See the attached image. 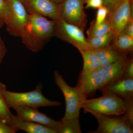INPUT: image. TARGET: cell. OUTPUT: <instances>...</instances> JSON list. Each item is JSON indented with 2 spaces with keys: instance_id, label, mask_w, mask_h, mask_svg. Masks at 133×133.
<instances>
[{
  "instance_id": "ac0fdd59",
  "label": "cell",
  "mask_w": 133,
  "mask_h": 133,
  "mask_svg": "<svg viewBox=\"0 0 133 133\" xmlns=\"http://www.w3.org/2000/svg\"><path fill=\"white\" fill-rule=\"evenodd\" d=\"M111 30V26L108 17L104 21L99 24H95L93 21L91 23L90 28L87 31L88 36L87 39L102 35Z\"/></svg>"
},
{
  "instance_id": "ba28073f",
  "label": "cell",
  "mask_w": 133,
  "mask_h": 133,
  "mask_svg": "<svg viewBox=\"0 0 133 133\" xmlns=\"http://www.w3.org/2000/svg\"><path fill=\"white\" fill-rule=\"evenodd\" d=\"M85 2V0H64L59 5V18L84 30L87 22L84 9Z\"/></svg>"
},
{
  "instance_id": "d4e9b609",
  "label": "cell",
  "mask_w": 133,
  "mask_h": 133,
  "mask_svg": "<svg viewBox=\"0 0 133 133\" xmlns=\"http://www.w3.org/2000/svg\"><path fill=\"white\" fill-rule=\"evenodd\" d=\"M123 77L133 78V59H129L126 64Z\"/></svg>"
},
{
  "instance_id": "5bb4252c",
  "label": "cell",
  "mask_w": 133,
  "mask_h": 133,
  "mask_svg": "<svg viewBox=\"0 0 133 133\" xmlns=\"http://www.w3.org/2000/svg\"><path fill=\"white\" fill-rule=\"evenodd\" d=\"M9 125L18 131L21 130L28 133H57L41 124L22 119L17 115L12 114Z\"/></svg>"
},
{
  "instance_id": "44dd1931",
  "label": "cell",
  "mask_w": 133,
  "mask_h": 133,
  "mask_svg": "<svg viewBox=\"0 0 133 133\" xmlns=\"http://www.w3.org/2000/svg\"><path fill=\"white\" fill-rule=\"evenodd\" d=\"M6 90V86L0 82V118L9 125L12 113L5 102L3 93Z\"/></svg>"
},
{
  "instance_id": "4316f807",
  "label": "cell",
  "mask_w": 133,
  "mask_h": 133,
  "mask_svg": "<svg viewBox=\"0 0 133 133\" xmlns=\"http://www.w3.org/2000/svg\"><path fill=\"white\" fill-rule=\"evenodd\" d=\"M85 8L98 9L103 6V0H85Z\"/></svg>"
},
{
  "instance_id": "f546056e",
  "label": "cell",
  "mask_w": 133,
  "mask_h": 133,
  "mask_svg": "<svg viewBox=\"0 0 133 133\" xmlns=\"http://www.w3.org/2000/svg\"><path fill=\"white\" fill-rule=\"evenodd\" d=\"M122 1V0H112L111 5V7H110V9H109V12H112L115 8L116 7V6L118 5L119 3Z\"/></svg>"
},
{
  "instance_id": "6da1fadb",
  "label": "cell",
  "mask_w": 133,
  "mask_h": 133,
  "mask_svg": "<svg viewBox=\"0 0 133 133\" xmlns=\"http://www.w3.org/2000/svg\"><path fill=\"white\" fill-rule=\"evenodd\" d=\"M127 54L116 62L101 66L94 71L81 72L76 87L87 98L93 95L98 90L122 77L129 59Z\"/></svg>"
},
{
  "instance_id": "2e32d148",
  "label": "cell",
  "mask_w": 133,
  "mask_h": 133,
  "mask_svg": "<svg viewBox=\"0 0 133 133\" xmlns=\"http://www.w3.org/2000/svg\"><path fill=\"white\" fill-rule=\"evenodd\" d=\"M83 59L82 72H90L96 70L101 66L97 56L92 50H79Z\"/></svg>"
},
{
  "instance_id": "603a6c76",
  "label": "cell",
  "mask_w": 133,
  "mask_h": 133,
  "mask_svg": "<svg viewBox=\"0 0 133 133\" xmlns=\"http://www.w3.org/2000/svg\"><path fill=\"white\" fill-rule=\"evenodd\" d=\"M10 9L8 0H0V19L5 25L9 21Z\"/></svg>"
},
{
  "instance_id": "83f0119b",
  "label": "cell",
  "mask_w": 133,
  "mask_h": 133,
  "mask_svg": "<svg viewBox=\"0 0 133 133\" xmlns=\"http://www.w3.org/2000/svg\"><path fill=\"white\" fill-rule=\"evenodd\" d=\"M6 51V48L5 43L0 35V64L2 62Z\"/></svg>"
},
{
  "instance_id": "9c48e42d",
  "label": "cell",
  "mask_w": 133,
  "mask_h": 133,
  "mask_svg": "<svg viewBox=\"0 0 133 133\" xmlns=\"http://www.w3.org/2000/svg\"><path fill=\"white\" fill-rule=\"evenodd\" d=\"M10 9L9 21L6 24L10 35L20 37L28 22L29 14L21 0H8Z\"/></svg>"
},
{
  "instance_id": "d6986e66",
  "label": "cell",
  "mask_w": 133,
  "mask_h": 133,
  "mask_svg": "<svg viewBox=\"0 0 133 133\" xmlns=\"http://www.w3.org/2000/svg\"><path fill=\"white\" fill-rule=\"evenodd\" d=\"M114 35V33L111 30L102 35L87 39L89 49H96L109 45L111 43Z\"/></svg>"
},
{
  "instance_id": "7a4b0ae2",
  "label": "cell",
  "mask_w": 133,
  "mask_h": 133,
  "mask_svg": "<svg viewBox=\"0 0 133 133\" xmlns=\"http://www.w3.org/2000/svg\"><path fill=\"white\" fill-rule=\"evenodd\" d=\"M56 21L45 17L29 14L28 22L20 37L27 49L37 52L54 36Z\"/></svg>"
},
{
  "instance_id": "484cf974",
  "label": "cell",
  "mask_w": 133,
  "mask_h": 133,
  "mask_svg": "<svg viewBox=\"0 0 133 133\" xmlns=\"http://www.w3.org/2000/svg\"><path fill=\"white\" fill-rule=\"evenodd\" d=\"M17 131L0 118V133H15Z\"/></svg>"
},
{
  "instance_id": "1f68e13d",
  "label": "cell",
  "mask_w": 133,
  "mask_h": 133,
  "mask_svg": "<svg viewBox=\"0 0 133 133\" xmlns=\"http://www.w3.org/2000/svg\"><path fill=\"white\" fill-rule=\"evenodd\" d=\"M51 1L53 2L56 3L58 5H59L61 4L64 0H50Z\"/></svg>"
},
{
  "instance_id": "d6a6232c",
  "label": "cell",
  "mask_w": 133,
  "mask_h": 133,
  "mask_svg": "<svg viewBox=\"0 0 133 133\" xmlns=\"http://www.w3.org/2000/svg\"><path fill=\"white\" fill-rule=\"evenodd\" d=\"M4 24V23L2 21L1 19H0V29L2 27Z\"/></svg>"
},
{
  "instance_id": "277c9868",
  "label": "cell",
  "mask_w": 133,
  "mask_h": 133,
  "mask_svg": "<svg viewBox=\"0 0 133 133\" xmlns=\"http://www.w3.org/2000/svg\"><path fill=\"white\" fill-rule=\"evenodd\" d=\"M54 74L55 83L62 91L65 100V113L61 120L79 118L81 104L87 98L76 87L69 85L57 71L54 72Z\"/></svg>"
},
{
  "instance_id": "52a82bcc",
  "label": "cell",
  "mask_w": 133,
  "mask_h": 133,
  "mask_svg": "<svg viewBox=\"0 0 133 133\" xmlns=\"http://www.w3.org/2000/svg\"><path fill=\"white\" fill-rule=\"evenodd\" d=\"M85 112L93 115L98 124L96 130L89 131L92 133H132L133 128L127 123L122 116L105 115L95 111L83 108Z\"/></svg>"
},
{
  "instance_id": "ffe728a7",
  "label": "cell",
  "mask_w": 133,
  "mask_h": 133,
  "mask_svg": "<svg viewBox=\"0 0 133 133\" xmlns=\"http://www.w3.org/2000/svg\"><path fill=\"white\" fill-rule=\"evenodd\" d=\"M61 127L59 133H82L79 118L61 120Z\"/></svg>"
},
{
  "instance_id": "8fae6325",
  "label": "cell",
  "mask_w": 133,
  "mask_h": 133,
  "mask_svg": "<svg viewBox=\"0 0 133 133\" xmlns=\"http://www.w3.org/2000/svg\"><path fill=\"white\" fill-rule=\"evenodd\" d=\"M17 115L24 120L32 122L49 128L59 133L61 127V122L55 120L42 113L37 109L25 106H19L14 108Z\"/></svg>"
},
{
  "instance_id": "4dcf8cb0",
  "label": "cell",
  "mask_w": 133,
  "mask_h": 133,
  "mask_svg": "<svg viewBox=\"0 0 133 133\" xmlns=\"http://www.w3.org/2000/svg\"><path fill=\"white\" fill-rule=\"evenodd\" d=\"M103 5L108 8L109 10L111 5L112 0H103Z\"/></svg>"
},
{
  "instance_id": "4fadbf2b",
  "label": "cell",
  "mask_w": 133,
  "mask_h": 133,
  "mask_svg": "<svg viewBox=\"0 0 133 133\" xmlns=\"http://www.w3.org/2000/svg\"><path fill=\"white\" fill-rule=\"evenodd\" d=\"M99 90L103 94H114L124 100L133 98V78L122 77Z\"/></svg>"
},
{
  "instance_id": "30bf717a",
  "label": "cell",
  "mask_w": 133,
  "mask_h": 133,
  "mask_svg": "<svg viewBox=\"0 0 133 133\" xmlns=\"http://www.w3.org/2000/svg\"><path fill=\"white\" fill-rule=\"evenodd\" d=\"M133 0H122L113 10L109 12L108 18L114 35L123 31L132 19Z\"/></svg>"
},
{
  "instance_id": "f1b7e54d",
  "label": "cell",
  "mask_w": 133,
  "mask_h": 133,
  "mask_svg": "<svg viewBox=\"0 0 133 133\" xmlns=\"http://www.w3.org/2000/svg\"><path fill=\"white\" fill-rule=\"evenodd\" d=\"M123 31L127 35L133 37V19L127 24Z\"/></svg>"
},
{
  "instance_id": "cb8c5ba5",
  "label": "cell",
  "mask_w": 133,
  "mask_h": 133,
  "mask_svg": "<svg viewBox=\"0 0 133 133\" xmlns=\"http://www.w3.org/2000/svg\"><path fill=\"white\" fill-rule=\"evenodd\" d=\"M109 10L108 8L103 6L98 9L96 19L94 22L95 24L102 23L107 19Z\"/></svg>"
},
{
  "instance_id": "8992f818",
  "label": "cell",
  "mask_w": 133,
  "mask_h": 133,
  "mask_svg": "<svg viewBox=\"0 0 133 133\" xmlns=\"http://www.w3.org/2000/svg\"><path fill=\"white\" fill-rule=\"evenodd\" d=\"M54 36L71 44L78 50H90L84 30L60 18L56 21Z\"/></svg>"
},
{
  "instance_id": "3957f363",
  "label": "cell",
  "mask_w": 133,
  "mask_h": 133,
  "mask_svg": "<svg viewBox=\"0 0 133 133\" xmlns=\"http://www.w3.org/2000/svg\"><path fill=\"white\" fill-rule=\"evenodd\" d=\"M42 84L39 83L35 89L27 92H14L5 90L3 92V96L9 108L14 109L19 106H25L37 109L41 107L62 105L58 101L50 100L45 97L42 92Z\"/></svg>"
},
{
  "instance_id": "5b68a950",
  "label": "cell",
  "mask_w": 133,
  "mask_h": 133,
  "mask_svg": "<svg viewBox=\"0 0 133 133\" xmlns=\"http://www.w3.org/2000/svg\"><path fill=\"white\" fill-rule=\"evenodd\" d=\"M81 108H85L101 114L121 116L125 111L124 100L111 94H103L100 97L87 99L81 104Z\"/></svg>"
},
{
  "instance_id": "7c38bea8",
  "label": "cell",
  "mask_w": 133,
  "mask_h": 133,
  "mask_svg": "<svg viewBox=\"0 0 133 133\" xmlns=\"http://www.w3.org/2000/svg\"><path fill=\"white\" fill-rule=\"evenodd\" d=\"M29 14L39 15L54 21L59 19V5L50 0H21Z\"/></svg>"
},
{
  "instance_id": "e0dca14e",
  "label": "cell",
  "mask_w": 133,
  "mask_h": 133,
  "mask_svg": "<svg viewBox=\"0 0 133 133\" xmlns=\"http://www.w3.org/2000/svg\"><path fill=\"white\" fill-rule=\"evenodd\" d=\"M112 44L123 53H128L133 50V37L125 34L122 31L114 35Z\"/></svg>"
},
{
  "instance_id": "7402d4cb",
  "label": "cell",
  "mask_w": 133,
  "mask_h": 133,
  "mask_svg": "<svg viewBox=\"0 0 133 133\" xmlns=\"http://www.w3.org/2000/svg\"><path fill=\"white\" fill-rule=\"evenodd\" d=\"M125 111L122 118L132 127H133V98L124 100Z\"/></svg>"
},
{
  "instance_id": "9a60e30c",
  "label": "cell",
  "mask_w": 133,
  "mask_h": 133,
  "mask_svg": "<svg viewBox=\"0 0 133 133\" xmlns=\"http://www.w3.org/2000/svg\"><path fill=\"white\" fill-rule=\"evenodd\" d=\"M92 50L99 59L101 66L114 63L128 54L120 51L111 43L105 47Z\"/></svg>"
}]
</instances>
